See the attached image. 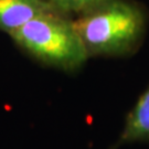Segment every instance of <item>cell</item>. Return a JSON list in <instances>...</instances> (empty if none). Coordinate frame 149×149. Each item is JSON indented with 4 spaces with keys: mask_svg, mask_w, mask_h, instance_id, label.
I'll return each instance as SVG.
<instances>
[{
    "mask_svg": "<svg viewBox=\"0 0 149 149\" xmlns=\"http://www.w3.org/2000/svg\"><path fill=\"white\" fill-rule=\"evenodd\" d=\"M74 24L91 56H128L144 42L148 12L135 0H106Z\"/></svg>",
    "mask_w": 149,
    "mask_h": 149,
    "instance_id": "1",
    "label": "cell"
},
{
    "mask_svg": "<svg viewBox=\"0 0 149 149\" xmlns=\"http://www.w3.org/2000/svg\"><path fill=\"white\" fill-rule=\"evenodd\" d=\"M9 36L38 62L64 72L79 71L88 59L74 19L58 11L33 18Z\"/></svg>",
    "mask_w": 149,
    "mask_h": 149,
    "instance_id": "2",
    "label": "cell"
},
{
    "mask_svg": "<svg viewBox=\"0 0 149 149\" xmlns=\"http://www.w3.org/2000/svg\"><path fill=\"white\" fill-rule=\"evenodd\" d=\"M56 11L44 0H0V31L11 34L31 19Z\"/></svg>",
    "mask_w": 149,
    "mask_h": 149,
    "instance_id": "3",
    "label": "cell"
},
{
    "mask_svg": "<svg viewBox=\"0 0 149 149\" xmlns=\"http://www.w3.org/2000/svg\"><path fill=\"white\" fill-rule=\"evenodd\" d=\"M137 143H149V85L128 113L122 133L113 149Z\"/></svg>",
    "mask_w": 149,
    "mask_h": 149,
    "instance_id": "4",
    "label": "cell"
},
{
    "mask_svg": "<svg viewBox=\"0 0 149 149\" xmlns=\"http://www.w3.org/2000/svg\"><path fill=\"white\" fill-rule=\"evenodd\" d=\"M53 9L65 16H81L102 5L106 0H44Z\"/></svg>",
    "mask_w": 149,
    "mask_h": 149,
    "instance_id": "5",
    "label": "cell"
}]
</instances>
